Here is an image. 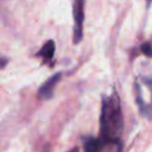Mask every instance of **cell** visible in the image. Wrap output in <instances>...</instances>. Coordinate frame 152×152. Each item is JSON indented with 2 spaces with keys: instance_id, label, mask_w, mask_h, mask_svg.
Returning a JSON list of instances; mask_svg holds the SVG:
<instances>
[{
  "instance_id": "6da1fadb",
  "label": "cell",
  "mask_w": 152,
  "mask_h": 152,
  "mask_svg": "<svg viewBox=\"0 0 152 152\" xmlns=\"http://www.w3.org/2000/svg\"><path fill=\"white\" fill-rule=\"evenodd\" d=\"M124 129L122 110L120 99L115 89L109 96H102L100 115V138L103 144L120 146V135ZM121 147V146H120Z\"/></svg>"
},
{
  "instance_id": "7a4b0ae2",
  "label": "cell",
  "mask_w": 152,
  "mask_h": 152,
  "mask_svg": "<svg viewBox=\"0 0 152 152\" xmlns=\"http://www.w3.org/2000/svg\"><path fill=\"white\" fill-rule=\"evenodd\" d=\"M135 102L142 116L152 119V78L140 76L134 82Z\"/></svg>"
},
{
  "instance_id": "3957f363",
  "label": "cell",
  "mask_w": 152,
  "mask_h": 152,
  "mask_svg": "<svg viewBox=\"0 0 152 152\" xmlns=\"http://www.w3.org/2000/svg\"><path fill=\"white\" fill-rule=\"evenodd\" d=\"M84 2L86 0H72V18H74V44H78L83 38V20H84Z\"/></svg>"
},
{
  "instance_id": "277c9868",
  "label": "cell",
  "mask_w": 152,
  "mask_h": 152,
  "mask_svg": "<svg viewBox=\"0 0 152 152\" xmlns=\"http://www.w3.org/2000/svg\"><path fill=\"white\" fill-rule=\"evenodd\" d=\"M62 77V74L61 72H57L55 75H52L50 78H48L42 86L40 88L38 89L37 91V95L39 99L42 100H50L53 97V90H55V87L57 86V83L59 82Z\"/></svg>"
},
{
  "instance_id": "5b68a950",
  "label": "cell",
  "mask_w": 152,
  "mask_h": 152,
  "mask_svg": "<svg viewBox=\"0 0 152 152\" xmlns=\"http://www.w3.org/2000/svg\"><path fill=\"white\" fill-rule=\"evenodd\" d=\"M53 53H55V42L50 39L44 43L42 49L36 53V57L43 58L44 63H50L53 58Z\"/></svg>"
},
{
  "instance_id": "8992f818",
  "label": "cell",
  "mask_w": 152,
  "mask_h": 152,
  "mask_svg": "<svg viewBox=\"0 0 152 152\" xmlns=\"http://www.w3.org/2000/svg\"><path fill=\"white\" fill-rule=\"evenodd\" d=\"M103 141L101 138H95V137H87L84 139L83 147L87 152H96L100 151L103 147Z\"/></svg>"
},
{
  "instance_id": "52a82bcc",
  "label": "cell",
  "mask_w": 152,
  "mask_h": 152,
  "mask_svg": "<svg viewBox=\"0 0 152 152\" xmlns=\"http://www.w3.org/2000/svg\"><path fill=\"white\" fill-rule=\"evenodd\" d=\"M140 51L148 58H152V43L146 42L140 45Z\"/></svg>"
},
{
  "instance_id": "ba28073f",
  "label": "cell",
  "mask_w": 152,
  "mask_h": 152,
  "mask_svg": "<svg viewBox=\"0 0 152 152\" xmlns=\"http://www.w3.org/2000/svg\"><path fill=\"white\" fill-rule=\"evenodd\" d=\"M151 4H152V0H146V7L147 8L151 6Z\"/></svg>"
},
{
  "instance_id": "9c48e42d",
  "label": "cell",
  "mask_w": 152,
  "mask_h": 152,
  "mask_svg": "<svg viewBox=\"0 0 152 152\" xmlns=\"http://www.w3.org/2000/svg\"><path fill=\"white\" fill-rule=\"evenodd\" d=\"M5 63H6V58H5V57H2V63H1V68H4V66H5Z\"/></svg>"
}]
</instances>
